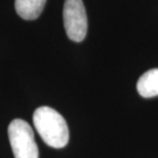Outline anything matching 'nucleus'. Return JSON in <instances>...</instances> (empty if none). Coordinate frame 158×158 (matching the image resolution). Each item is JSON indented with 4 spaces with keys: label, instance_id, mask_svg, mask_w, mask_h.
<instances>
[{
    "label": "nucleus",
    "instance_id": "f257e3e1",
    "mask_svg": "<svg viewBox=\"0 0 158 158\" xmlns=\"http://www.w3.org/2000/svg\"><path fill=\"white\" fill-rule=\"evenodd\" d=\"M33 123L44 143L55 149H61L68 144L69 128L65 118L55 109L39 107L33 114Z\"/></svg>",
    "mask_w": 158,
    "mask_h": 158
},
{
    "label": "nucleus",
    "instance_id": "f03ea898",
    "mask_svg": "<svg viewBox=\"0 0 158 158\" xmlns=\"http://www.w3.org/2000/svg\"><path fill=\"white\" fill-rule=\"evenodd\" d=\"M8 139L15 158H38L39 151L31 125L23 119H15L8 125Z\"/></svg>",
    "mask_w": 158,
    "mask_h": 158
},
{
    "label": "nucleus",
    "instance_id": "7ed1b4c3",
    "mask_svg": "<svg viewBox=\"0 0 158 158\" xmlns=\"http://www.w3.org/2000/svg\"><path fill=\"white\" fill-rule=\"evenodd\" d=\"M63 18L68 37L81 42L87 33V17L82 0H65Z\"/></svg>",
    "mask_w": 158,
    "mask_h": 158
},
{
    "label": "nucleus",
    "instance_id": "20e7f679",
    "mask_svg": "<svg viewBox=\"0 0 158 158\" xmlns=\"http://www.w3.org/2000/svg\"><path fill=\"white\" fill-rule=\"evenodd\" d=\"M137 89L143 98H154L158 96V68L145 72L139 78Z\"/></svg>",
    "mask_w": 158,
    "mask_h": 158
},
{
    "label": "nucleus",
    "instance_id": "39448f33",
    "mask_svg": "<svg viewBox=\"0 0 158 158\" xmlns=\"http://www.w3.org/2000/svg\"><path fill=\"white\" fill-rule=\"evenodd\" d=\"M45 2L46 0H15V11L24 20H36L42 12Z\"/></svg>",
    "mask_w": 158,
    "mask_h": 158
}]
</instances>
